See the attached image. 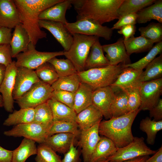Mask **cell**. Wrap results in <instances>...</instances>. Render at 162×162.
I'll list each match as a JSON object with an SVG mask.
<instances>
[{"mask_svg": "<svg viewBox=\"0 0 162 162\" xmlns=\"http://www.w3.org/2000/svg\"><path fill=\"white\" fill-rule=\"evenodd\" d=\"M102 47L104 51L106 53L105 57L109 65L131 63L130 56L127 52L123 38H119L115 43L102 45Z\"/></svg>", "mask_w": 162, "mask_h": 162, "instance_id": "obj_17", "label": "cell"}, {"mask_svg": "<svg viewBox=\"0 0 162 162\" xmlns=\"http://www.w3.org/2000/svg\"><path fill=\"white\" fill-rule=\"evenodd\" d=\"M139 31L141 36L154 43L162 41V24L152 22L145 27H140Z\"/></svg>", "mask_w": 162, "mask_h": 162, "instance_id": "obj_41", "label": "cell"}, {"mask_svg": "<svg viewBox=\"0 0 162 162\" xmlns=\"http://www.w3.org/2000/svg\"><path fill=\"white\" fill-rule=\"evenodd\" d=\"M47 102L52 112L53 122H76L77 114L73 109L51 99Z\"/></svg>", "mask_w": 162, "mask_h": 162, "instance_id": "obj_25", "label": "cell"}, {"mask_svg": "<svg viewBox=\"0 0 162 162\" xmlns=\"http://www.w3.org/2000/svg\"><path fill=\"white\" fill-rule=\"evenodd\" d=\"M76 122L59 121L53 122L48 130V137L62 133H70L79 136L81 131Z\"/></svg>", "mask_w": 162, "mask_h": 162, "instance_id": "obj_39", "label": "cell"}, {"mask_svg": "<svg viewBox=\"0 0 162 162\" xmlns=\"http://www.w3.org/2000/svg\"><path fill=\"white\" fill-rule=\"evenodd\" d=\"M81 82L77 73L59 78L51 86L53 90L75 93Z\"/></svg>", "mask_w": 162, "mask_h": 162, "instance_id": "obj_34", "label": "cell"}, {"mask_svg": "<svg viewBox=\"0 0 162 162\" xmlns=\"http://www.w3.org/2000/svg\"><path fill=\"white\" fill-rule=\"evenodd\" d=\"M93 91L88 85L81 82L75 93L73 109L76 114L92 105Z\"/></svg>", "mask_w": 162, "mask_h": 162, "instance_id": "obj_26", "label": "cell"}, {"mask_svg": "<svg viewBox=\"0 0 162 162\" xmlns=\"http://www.w3.org/2000/svg\"><path fill=\"white\" fill-rule=\"evenodd\" d=\"M35 72L41 81L51 86L59 78L53 67L48 62L38 68Z\"/></svg>", "mask_w": 162, "mask_h": 162, "instance_id": "obj_42", "label": "cell"}, {"mask_svg": "<svg viewBox=\"0 0 162 162\" xmlns=\"http://www.w3.org/2000/svg\"><path fill=\"white\" fill-rule=\"evenodd\" d=\"M136 13L128 14L120 17L118 21L113 26L112 29H120L122 27L129 24H135L136 23Z\"/></svg>", "mask_w": 162, "mask_h": 162, "instance_id": "obj_46", "label": "cell"}, {"mask_svg": "<svg viewBox=\"0 0 162 162\" xmlns=\"http://www.w3.org/2000/svg\"><path fill=\"white\" fill-rule=\"evenodd\" d=\"M145 68V70L143 72V82L162 78V53L150 63Z\"/></svg>", "mask_w": 162, "mask_h": 162, "instance_id": "obj_37", "label": "cell"}, {"mask_svg": "<svg viewBox=\"0 0 162 162\" xmlns=\"http://www.w3.org/2000/svg\"><path fill=\"white\" fill-rule=\"evenodd\" d=\"M123 0H71L76 17L93 20L102 25L118 19V9Z\"/></svg>", "mask_w": 162, "mask_h": 162, "instance_id": "obj_2", "label": "cell"}, {"mask_svg": "<svg viewBox=\"0 0 162 162\" xmlns=\"http://www.w3.org/2000/svg\"><path fill=\"white\" fill-rule=\"evenodd\" d=\"M40 27L48 30L53 35L64 49V51L69 50L73 42L72 34L62 23L47 20H39Z\"/></svg>", "mask_w": 162, "mask_h": 162, "instance_id": "obj_16", "label": "cell"}, {"mask_svg": "<svg viewBox=\"0 0 162 162\" xmlns=\"http://www.w3.org/2000/svg\"><path fill=\"white\" fill-rule=\"evenodd\" d=\"M53 67L58 77L60 78L78 73L71 62L68 59L53 58L48 62Z\"/></svg>", "mask_w": 162, "mask_h": 162, "instance_id": "obj_38", "label": "cell"}, {"mask_svg": "<svg viewBox=\"0 0 162 162\" xmlns=\"http://www.w3.org/2000/svg\"><path fill=\"white\" fill-rule=\"evenodd\" d=\"M156 151L146 145L143 137L134 136L131 142L124 147L117 148L116 152L106 160L122 162L140 156L153 154Z\"/></svg>", "mask_w": 162, "mask_h": 162, "instance_id": "obj_9", "label": "cell"}, {"mask_svg": "<svg viewBox=\"0 0 162 162\" xmlns=\"http://www.w3.org/2000/svg\"><path fill=\"white\" fill-rule=\"evenodd\" d=\"M162 41L156 44L150 49L148 53L144 57L138 61L127 64H122L123 68L130 67L142 70L152 61L156 56L162 53Z\"/></svg>", "mask_w": 162, "mask_h": 162, "instance_id": "obj_40", "label": "cell"}, {"mask_svg": "<svg viewBox=\"0 0 162 162\" xmlns=\"http://www.w3.org/2000/svg\"><path fill=\"white\" fill-rule=\"evenodd\" d=\"M20 24V16L14 0H0V27L12 29Z\"/></svg>", "mask_w": 162, "mask_h": 162, "instance_id": "obj_19", "label": "cell"}, {"mask_svg": "<svg viewBox=\"0 0 162 162\" xmlns=\"http://www.w3.org/2000/svg\"><path fill=\"white\" fill-rule=\"evenodd\" d=\"M36 142L31 140L24 138L19 146L13 151L11 162H25L29 157L36 154Z\"/></svg>", "mask_w": 162, "mask_h": 162, "instance_id": "obj_29", "label": "cell"}, {"mask_svg": "<svg viewBox=\"0 0 162 162\" xmlns=\"http://www.w3.org/2000/svg\"><path fill=\"white\" fill-rule=\"evenodd\" d=\"M63 51L53 52H40L37 50L35 45L30 42L27 50L20 53L16 57V65L17 67H25L33 70L51 58L64 55Z\"/></svg>", "mask_w": 162, "mask_h": 162, "instance_id": "obj_7", "label": "cell"}, {"mask_svg": "<svg viewBox=\"0 0 162 162\" xmlns=\"http://www.w3.org/2000/svg\"><path fill=\"white\" fill-rule=\"evenodd\" d=\"M81 151L74 146V143H73L68 151L64 154L61 162H81Z\"/></svg>", "mask_w": 162, "mask_h": 162, "instance_id": "obj_47", "label": "cell"}, {"mask_svg": "<svg viewBox=\"0 0 162 162\" xmlns=\"http://www.w3.org/2000/svg\"><path fill=\"white\" fill-rule=\"evenodd\" d=\"M29 36L21 24L14 28L10 43L12 58L26 51L30 43Z\"/></svg>", "mask_w": 162, "mask_h": 162, "instance_id": "obj_23", "label": "cell"}, {"mask_svg": "<svg viewBox=\"0 0 162 162\" xmlns=\"http://www.w3.org/2000/svg\"><path fill=\"white\" fill-rule=\"evenodd\" d=\"M126 50L130 56L133 53H138L150 50L154 44L152 41L140 36L133 37L124 40Z\"/></svg>", "mask_w": 162, "mask_h": 162, "instance_id": "obj_32", "label": "cell"}, {"mask_svg": "<svg viewBox=\"0 0 162 162\" xmlns=\"http://www.w3.org/2000/svg\"><path fill=\"white\" fill-rule=\"evenodd\" d=\"M40 80L34 70L17 67L12 95L14 100L21 97Z\"/></svg>", "mask_w": 162, "mask_h": 162, "instance_id": "obj_14", "label": "cell"}, {"mask_svg": "<svg viewBox=\"0 0 162 162\" xmlns=\"http://www.w3.org/2000/svg\"><path fill=\"white\" fill-rule=\"evenodd\" d=\"M122 64L92 68L78 72L81 82L90 86L93 91L110 86L122 71Z\"/></svg>", "mask_w": 162, "mask_h": 162, "instance_id": "obj_4", "label": "cell"}, {"mask_svg": "<svg viewBox=\"0 0 162 162\" xmlns=\"http://www.w3.org/2000/svg\"><path fill=\"white\" fill-rule=\"evenodd\" d=\"M3 105L4 104L2 97L0 93V107H3Z\"/></svg>", "mask_w": 162, "mask_h": 162, "instance_id": "obj_56", "label": "cell"}, {"mask_svg": "<svg viewBox=\"0 0 162 162\" xmlns=\"http://www.w3.org/2000/svg\"><path fill=\"white\" fill-rule=\"evenodd\" d=\"M36 162H61V157L50 147L44 143H40L37 147Z\"/></svg>", "mask_w": 162, "mask_h": 162, "instance_id": "obj_43", "label": "cell"}, {"mask_svg": "<svg viewBox=\"0 0 162 162\" xmlns=\"http://www.w3.org/2000/svg\"><path fill=\"white\" fill-rule=\"evenodd\" d=\"M103 117L100 111L92 104L77 114L75 121L80 131L86 130L100 123Z\"/></svg>", "mask_w": 162, "mask_h": 162, "instance_id": "obj_21", "label": "cell"}, {"mask_svg": "<svg viewBox=\"0 0 162 162\" xmlns=\"http://www.w3.org/2000/svg\"><path fill=\"white\" fill-rule=\"evenodd\" d=\"M115 93L110 86L100 88L93 91L92 105L99 110L106 120L111 118L110 110Z\"/></svg>", "mask_w": 162, "mask_h": 162, "instance_id": "obj_18", "label": "cell"}, {"mask_svg": "<svg viewBox=\"0 0 162 162\" xmlns=\"http://www.w3.org/2000/svg\"><path fill=\"white\" fill-rule=\"evenodd\" d=\"M13 151L5 149L0 145V162H11Z\"/></svg>", "mask_w": 162, "mask_h": 162, "instance_id": "obj_52", "label": "cell"}, {"mask_svg": "<svg viewBox=\"0 0 162 162\" xmlns=\"http://www.w3.org/2000/svg\"><path fill=\"white\" fill-rule=\"evenodd\" d=\"M98 123L88 129L81 131L78 145L81 148L83 162H89L92 155L100 137Z\"/></svg>", "mask_w": 162, "mask_h": 162, "instance_id": "obj_15", "label": "cell"}, {"mask_svg": "<svg viewBox=\"0 0 162 162\" xmlns=\"http://www.w3.org/2000/svg\"><path fill=\"white\" fill-rule=\"evenodd\" d=\"M12 34V29L0 27V45L10 44Z\"/></svg>", "mask_w": 162, "mask_h": 162, "instance_id": "obj_50", "label": "cell"}, {"mask_svg": "<svg viewBox=\"0 0 162 162\" xmlns=\"http://www.w3.org/2000/svg\"><path fill=\"white\" fill-rule=\"evenodd\" d=\"M150 118L156 121L162 120V99L160 98L158 104L149 110Z\"/></svg>", "mask_w": 162, "mask_h": 162, "instance_id": "obj_51", "label": "cell"}, {"mask_svg": "<svg viewBox=\"0 0 162 162\" xmlns=\"http://www.w3.org/2000/svg\"><path fill=\"white\" fill-rule=\"evenodd\" d=\"M140 110H149L158 103L162 93V78L143 82L139 88Z\"/></svg>", "mask_w": 162, "mask_h": 162, "instance_id": "obj_11", "label": "cell"}, {"mask_svg": "<svg viewBox=\"0 0 162 162\" xmlns=\"http://www.w3.org/2000/svg\"><path fill=\"white\" fill-rule=\"evenodd\" d=\"M72 35V43L68 50L64 51V56L71 62L79 72L85 70L86 61L90 48L99 38L79 34Z\"/></svg>", "mask_w": 162, "mask_h": 162, "instance_id": "obj_5", "label": "cell"}, {"mask_svg": "<svg viewBox=\"0 0 162 162\" xmlns=\"http://www.w3.org/2000/svg\"><path fill=\"white\" fill-rule=\"evenodd\" d=\"M48 130L43 126L32 122L15 125L4 134L8 136L23 137L39 144L43 143L48 137Z\"/></svg>", "mask_w": 162, "mask_h": 162, "instance_id": "obj_10", "label": "cell"}, {"mask_svg": "<svg viewBox=\"0 0 162 162\" xmlns=\"http://www.w3.org/2000/svg\"><path fill=\"white\" fill-rule=\"evenodd\" d=\"M76 137L70 133H58L48 137L43 143L56 152L64 154L69 150L71 144L74 143Z\"/></svg>", "mask_w": 162, "mask_h": 162, "instance_id": "obj_22", "label": "cell"}, {"mask_svg": "<svg viewBox=\"0 0 162 162\" xmlns=\"http://www.w3.org/2000/svg\"><path fill=\"white\" fill-rule=\"evenodd\" d=\"M97 162H114L111 161H109L107 160H104L99 161H98Z\"/></svg>", "mask_w": 162, "mask_h": 162, "instance_id": "obj_57", "label": "cell"}, {"mask_svg": "<svg viewBox=\"0 0 162 162\" xmlns=\"http://www.w3.org/2000/svg\"><path fill=\"white\" fill-rule=\"evenodd\" d=\"M139 128L147 136L146 142L150 145L154 143L157 133L162 129V120L156 121L147 117L141 121Z\"/></svg>", "mask_w": 162, "mask_h": 162, "instance_id": "obj_33", "label": "cell"}, {"mask_svg": "<svg viewBox=\"0 0 162 162\" xmlns=\"http://www.w3.org/2000/svg\"><path fill=\"white\" fill-rule=\"evenodd\" d=\"M102 45L99 40L92 46L86 61L85 70L92 68L106 66L109 65L104 53Z\"/></svg>", "mask_w": 162, "mask_h": 162, "instance_id": "obj_27", "label": "cell"}, {"mask_svg": "<svg viewBox=\"0 0 162 162\" xmlns=\"http://www.w3.org/2000/svg\"><path fill=\"white\" fill-rule=\"evenodd\" d=\"M151 158H149L146 162H162V146L157 151Z\"/></svg>", "mask_w": 162, "mask_h": 162, "instance_id": "obj_53", "label": "cell"}, {"mask_svg": "<svg viewBox=\"0 0 162 162\" xmlns=\"http://www.w3.org/2000/svg\"><path fill=\"white\" fill-rule=\"evenodd\" d=\"M34 109L33 108H20L9 114L3 124L6 126L16 125L33 122Z\"/></svg>", "mask_w": 162, "mask_h": 162, "instance_id": "obj_30", "label": "cell"}, {"mask_svg": "<svg viewBox=\"0 0 162 162\" xmlns=\"http://www.w3.org/2000/svg\"><path fill=\"white\" fill-rule=\"evenodd\" d=\"M143 70L130 67L123 68L116 81L110 86L114 92L139 88L143 82Z\"/></svg>", "mask_w": 162, "mask_h": 162, "instance_id": "obj_12", "label": "cell"}, {"mask_svg": "<svg viewBox=\"0 0 162 162\" xmlns=\"http://www.w3.org/2000/svg\"><path fill=\"white\" fill-rule=\"evenodd\" d=\"M114 92L115 95L110 110L111 118L120 116L129 112L126 92L122 90H118Z\"/></svg>", "mask_w": 162, "mask_h": 162, "instance_id": "obj_31", "label": "cell"}, {"mask_svg": "<svg viewBox=\"0 0 162 162\" xmlns=\"http://www.w3.org/2000/svg\"><path fill=\"white\" fill-rule=\"evenodd\" d=\"M62 1L14 0L19 13L21 24L27 32L32 44L35 46L39 40L47 37V34L41 30L39 25L40 14Z\"/></svg>", "mask_w": 162, "mask_h": 162, "instance_id": "obj_1", "label": "cell"}, {"mask_svg": "<svg viewBox=\"0 0 162 162\" xmlns=\"http://www.w3.org/2000/svg\"><path fill=\"white\" fill-rule=\"evenodd\" d=\"M140 111L139 108L124 115L101 121L99 125V134L110 139L117 148L127 146L134 139L132 126Z\"/></svg>", "mask_w": 162, "mask_h": 162, "instance_id": "obj_3", "label": "cell"}, {"mask_svg": "<svg viewBox=\"0 0 162 162\" xmlns=\"http://www.w3.org/2000/svg\"><path fill=\"white\" fill-rule=\"evenodd\" d=\"M34 115L33 122L38 123L48 130L53 121L52 112L47 102L34 108Z\"/></svg>", "mask_w": 162, "mask_h": 162, "instance_id": "obj_36", "label": "cell"}, {"mask_svg": "<svg viewBox=\"0 0 162 162\" xmlns=\"http://www.w3.org/2000/svg\"><path fill=\"white\" fill-rule=\"evenodd\" d=\"M6 66L0 64V86L4 79L5 74Z\"/></svg>", "mask_w": 162, "mask_h": 162, "instance_id": "obj_55", "label": "cell"}, {"mask_svg": "<svg viewBox=\"0 0 162 162\" xmlns=\"http://www.w3.org/2000/svg\"><path fill=\"white\" fill-rule=\"evenodd\" d=\"M156 0H123L118 9V14L120 17L128 14L137 13L143 8L154 3Z\"/></svg>", "mask_w": 162, "mask_h": 162, "instance_id": "obj_35", "label": "cell"}, {"mask_svg": "<svg viewBox=\"0 0 162 162\" xmlns=\"http://www.w3.org/2000/svg\"><path fill=\"white\" fill-rule=\"evenodd\" d=\"M124 91L126 92L128 96L129 112L139 109L141 104L139 88H134Z\"/></svg>", "mask_w": 162, "mask_h": 162, "instance_id": "obj_45", "label": "cell"}, {"mask_svg": "<svg viewBox=\"0 0 162 162\" xmlns=\"http://www.w3.org/2000/svg\"><path fill=\"white\" fill-rule=\"evenodd\" d=\"M117 148L110 139L104 136L100 137L91 156L89 162H97L106 160L114 154Z\"/></svg>", "mask_w": 162, "mask_h": 162, "instance_id": "obj_24", "label": "cell"}, {"mask_svg": "<svg viewBox=\"0 0 162 162\" xmlns=\"http://www.w3.org/2000/svg\"><path fill=\"white\" fill-rule=\"evenodd\" d=\"M10 44L0 45V64L6 67L13 61Z\"/></svg>", "mask_w": 162, "mask_h": 162, "instance_id": "obj_48", "label": "cell"}, {"mask_svg": "<svg viewBox=\"0 0 162 162\" xmlns=\"http://www.w3.org/2000/svg\"><path fill=\"white\" fill-rule=\"evenodd\" d=\"M71 5V0H62L42 12L39 15V20L60 22L65 25L68 22L66 12Z\"/></svg>", "mask_w": 162, "mask_h": 162, "instance_id": "obj_20", "label": "cell"}, {"mask_svg": "<svg viewBox=\"0 0 162 162\" xmlns=\"http://www.w3.org/2000/svg\"><path fill=\"white\" fill-rule=\"evenodd\" d=\"M17 67L13 61L6 67L5 75L0 86V93L3 101V107L7 112L12 113L14 109V100L12 93Z\"/></svg>", "mask_w": 162, "mask_h": 162, "instance_id": "obj_13", "label": "cell"}, {"mask_svg": "<svg viewBox=\"0 0 162 162\" xmlns=\"http://www.w3.org/2000/svg\"><path fill=\"white\" fill-rule=\"evenodd\" d=\"M149 158V155L141 156L126 160L122 162H146Z\"/></svg>", "mask_w": 162, "mask_h": 162, "instance_id": "obj_54", "label": "cell"}, {"mask_svg": "<svg viewBox=\"0 0 162 162\" xmlns=\"http://www.w3.org/2000/svg\"><path fill=\"white\" fill-rule=\"evenodd\" d=\"M74 22H67L65 26L72 34H79L88 36L101 37L110 40L112 35L113 30L104 26L91 20L84 18L76 17Z\"/></svg>", "mask_w": 162, "mask_h": 162, "instance_id": "obj_6", "label": "cell"}, {"mask_svg": "<svg viewBox=\"0 0 162 162\" xmlns=\"http://www.w3.org/2000/svg\"><path fill=\"white\" fill-rule=\"evenodd\" d=\"M117 32L124 36V40H126L130 38L134 37L136 30L135 24H131L124 26Z\"/></svg>", "mask_w": 162, "mask_h": 162, "instance_id": "obj_49", "label": "cell"}, {"mask_svg": "<svg viewBox=\"0 0 162 162\" xmlns=\"http://www.w3.org/2000/svg\"><path fill=\"white\" fill-rule=\"evenodd\" d=\"M136 23H145L154 20L162 24V0L155 2L140 10L137 13Z\"/></svg>", "mask_w": 162, "mask_h": 162, "instance_id": "obj_28", "label": "cell"}, {"mask_svg": "<svg viewBox=\"0 0 162 162\" xmlns=\"http://www.w3.org/2000/svg\"><path fill=\"white\" fill-rule=\"evenodd\" d=\"M75 93L62 90H54L50 99L63 104L73 109Z\"/></svg>", "mask_w": 162, "mask_h": 162, "instance_id": "obj_44", "label": "cell"}, {"mask_svg": "<svg viewBox=\"0 0 162 162\" xmlns=\"http://www.w3.org/2000/svg\"><path fill=\"white\" fill-rule=\"evenodd\" d=\"M53 90L51 86L40 80L16 100V102L20 108H34L50 99Z\"/></svg>", "mask_w": 162, "mask_h": 162, "instance_id": "obj_8", "label": "cell"}]
</instances>
